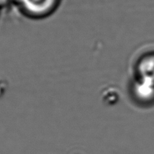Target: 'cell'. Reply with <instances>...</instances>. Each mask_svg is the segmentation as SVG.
Wrapping results in <instances>:
<instances>
[{"instance_id":"obj_1","label":"cell","mask_w":154,"mask_h":154,"mask_svg":"<svg viewBox=\"0 0 154 154\" xmlns=\"http://www.w3.org/2000/svg\"><path fill=\"white\" fill-rule=\"evenodd\" d=\"M23 15L32 20H42L57 11L60 0H16Z\"/></svg>"},{"instance_id":"obj_2","label":"cell","mask_w":154,"mask_h":154,"mask_svg":"<svg viewBox=\"0 0 154 154\" xmlns=\"http://www.w3.org/2000/svg\"><path fill=\"white\" fill-rule=\"evenodd\" d=\"M129 93L134 102L141 107L154 104V83L134 76L129 85Z\"/></svg>"},{"instance_id":"obj_3","label":"cell","mask_w":154,"mask_h":154,"mask_svg":"<svg viewBox=\"0 0 154 154\" xmlns=\"http://www.w3.org/2000/svg\"><path fill=\"white\" fill-rule=\"evenodd\" d=\"M134 76L154 83V52L141 56L135 66Z\"/></svg>"},{"instance_id":"obj_4","label":"cell","mask_w":154,"mask_h":154,"mask_svg":"<svg viewBox=\"0 0 154 154\" xmlns=\"http://www.w3.org/2000/svg\"><path fill=\"white\" fill-rule=\"evenodd\" d=\"M9 1H10V0H0V7L6 5L9 2Z\"/></svg>"}]
</instances>
